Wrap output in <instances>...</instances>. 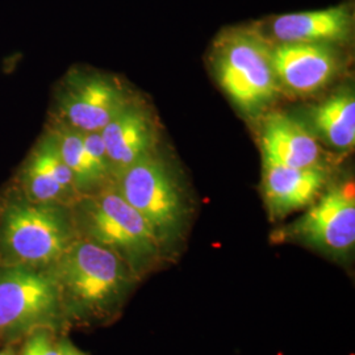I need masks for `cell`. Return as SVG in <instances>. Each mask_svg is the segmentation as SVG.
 <instances>
[{
	"label": "cell",
	"instance_id": "cell-1",
	"mask_svg": "<svg viewBox=\"0 0 355 355\" xmlns=\"http://www.w3.org/2000/svg\"><path fill=\"white\" fill-rule=\"evenodd\" d=\"M49 268L64 315L80 320H102L119 311L139 280L117 254L80 236Z\"/></svg>",
	"mask_w": 355,
	"mask_h": 355
},
{
	"label": "cell",
	"instance_id": "cell-2",
	"mask_svg": "<svg viewBox=\"0 0 355 355\" xmlns=\"http://www.w3.org/2000/svg\"><path fill=\"white\" fill-rule=\"evenodd\" d=\"M71 214L78 236L114 252L139 280L165 258L152 229L112 183L79 196Z\"/></svg>",
	"mask_w": 355,
	"mask_h": 355
},
{
	"label": "cell",
	"instance_id": "cell-3",
	"mask_svg": "<svg viewBox=\"0 0 355 355\" xmlns=\"http://www.w3.org/2000/svg\"><path fill=\"white\" fill-rule=\"evenodd\" d=\"M211 60L221 89L248 116L265 114L282 91L272 64V42L259 28L227 29L216 40Z\"/></svg>",
	"mask_w": 355,
	"mask_h": 355
},
{
	"label": "cell",
	"instance_id": "cell-4",
	"mask_svg": "<svg viewBox=\"0 0 355 355\" xmlns=\"http://www.w3.org/2000/svg\"><path fill=\"white\" fill-rule=\"evenodd\" d=\"M112 186L142 216L164 253L180 241L190 205L179 178L158 152L123 171Z\"/></svg>",
	"mask_w": 355,
	"mask_h": 355
},
{
	"label": "cell",
	"instance_id": "cell-5",
	"mask_svg": "<svg viewBox=\"0 0 355 355\" xmlns=\"http://www.w3.org/2000/svg\"><path fill=\"white\" fill-rule=\"evenodd\" d=\"M76 237L73 214L62 204L16 200L1 218L0 242L11 263L51 267Z\"/></svg>",
	"mask_w": 355,
	"mask_h": 355
},
{
	"label": "cell",
	"instance_id": "cell-6",
	"mask_svg": "<svg viewBox=\"0 0 355 355\" xmlns=\"http://www.w3.org/2000/svg\"><path fill=\"white\" fill-rule=\"evenodd\" d=\"M64 315L60 288L49 267H0V331L15 336L48 329Z\"/></svg>",
	"mask_w": 355,
	"mask_h": 355
},
{
	"label": "cell",
	"instance_id": "cell-7",
	"mask_svg": "<svg viewBox=\"0 0 355 355\" xmlns=\"http://www.w3.org/2000/svg\"><path fill=\"white\" fill-rule=\"evenodd\" d=\"M282 240H295L336 259L355 246L354 184L346 182L322 193L304 215L283 229Z\"/></svg>",
	"mask_w": 355,
	"mask_h": 355
},
{
	"label": "cell",
	"instance_id": "cell-8",
	"mask_svg": "<svg viewBox=\"0 0 355 355\" xmlns=\"http://www.w3.org/2000/svg\"><path fill=\"white\" fill-rule=\"evenodd\" d=\"M127 87L114 76L76 70L57 94V124L76 132H101L132 102Z\"/></svg>",
	"mask_w": 355,
	"mask_h": 355
},
{
	"label": "cell",
	"instance_id": "cell-9",
	"mask_svg": "<svg viewBox=\"0 0 355 355\" xmlns=\"http://www.w3.org/2000/svg\"><path fill=\"white\" fill-rule=\"evenodd\" d=\"M111 183L130 166L158 152L159 129L152 111L133 99L101 130Z\"/></svg>",
	"mask_w": 355,
	"mask_h": 355
},
{
	"label": "cell",
	"instance_id": "cell-10",
	"mask_svg": "<svg viewBox=\"0 0 355 355\" xmlns=\"http://www.w3.org/2000/svg\"><path fill=\"white\" fill-rule=\"evenodd\" d=\"M272 64L280 89L306 96L324 89L340 70V60L329 44H272Z\"/></svg>",
	"mask_w": 355,
	"mask_h": 355
},
{
	"label": "cell",
	"instance_id": "cell-11",
	"mask_svg": "<svg viewBox=\"0 0 355 355\" xmlns=\"http://www.w3.org/2000/svg\"><path fill=\"white\" fill-rule=\"evenodd\" d=\"M20 178L26 199L35 203L69 205L80 196L51 130L44 135L26 158Z\"/></svg>",
	"mask_w": 355,
	"mask_h": 355
},
{
	"label": "cell",
	"instance_id": "cell-12",
	"mask_svg": "<svg viewBox=\"0 0 355 355\" xmlns=\"http://www.w3.org/2000/svg\"><path fill=\"white\" fill-rule=\"evenodd\" d=\"M328 182L322 166L290 167L263 161L262 191L268 215L280 220L318 200Z\"/></svg>",
	"mask_w": 355,
	"mask_h": 355
},
{
	"label": "cell",
	"instance_id": "cell-13",
	"mask_svg": "<svg viewBox=\"0 0 355 355\" xmlns=\"http://www.w3.org/2000/svg\"><path fill=\"white\" fill-rule=\"evenodd\" d=\"M268 40L272 44L315 42L343 44L354 31V16L347 4L305 12L284 13L268 23Z\"/></svg>",
	"mask_w": 355,
	"mask_h": 355
},
{
	"label": "cell",
	"instance_id": "cell-14",
	"mask_svg": "<svg viewBox=\"0 0 355 355\" xmlns=\"http://www.w3.org/2000/svg\"><path fill=\"white\" fill-rule=\"evenodd\" d=\"M259 132L263 161L297 168L322 166L318 139L290 114H265Z\"/></svg>",
	"mask_w": 355,
	"mask_h": 355
},
{
	"label": "cell",
	"instance_id": "cell-15",
	"mask_svg": "<svg viewBox=\"0 0 355 355\" xmlns=\"http://www.w3.org/2000/svg\"><path fill=\"white\" fill-rule=\"evenodd\" d=\"M311 121L318 137L337 150L355 145V98L353 89H343L311 110Z\"/></svg>",
	"mask_w": 355,
	"mask_h": 355
},
{
	"label": "cell",
	"instance_id": "cell-16",
	"mask_svg": "<svg viewBox=\"0 0 355 355\" xmlns=\"http://www.w3.org/2000/svg\"><path fill=\"white\" fill-rule=\"evenodd\" d=\"M51 133L55 139L64 164L73 173L76 189L80 196L101 190L110 184L98 174L92 165L82 132H76L71 128L55 123Z\"/></svg>",
	"mask_w": 355,
	"mask_h": 355
},
{
	"label": "cell",
	"instance_id": "cell-17",
	"mask_svg": "<svg viewBox=\"0 0 355 355\" xmlns=\"http://www.w3.org/2000/svg\"><path fill=\"white\" fill-rule=\"evenodd\" d=\"M64 343L54 340L48 329L35 330L28 337L21 355H64Z\"/></svg>",
	"mask_w": 355,
	"mask_h": 355
},
{
	"label": "cell",
	"instance_id": "cell-18",
	"mask_svg": "<svg viewBox=\"0 0 355 355\" xmlns=\"http://www.w3.org/2000/svg\"><path fill=\"white\" fill-rule=\"evenodd\" d=\"M64 355H85L82 352H79L76 349L71 343H64Z\"/></svg>",
	"mask_w": 355,
	"mask_h": 355
},
{
	"label": "cell",
	"instance_id": "cell-19",
	"mask_svg": "<svg viewBox=\"0 0 355 355\" xmlns=\"http://www.w3.org/2000/svg\"><path fill=\"white\" fill-rule=\"evenodd\" d=\"M0 355H13V353L11 350H1Z\"/></svg>",
	"mask_w": 355,
	"mask_h": 355
}]
</instances>
